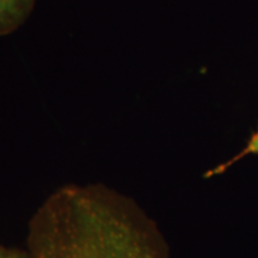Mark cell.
Listing matches in <instances>:
<instances>
[{"mask_svg":"<svg viewBox=\"0 0 258 258\" xmlns=\"http://www.w3.org/2000/svg\"><path fill=\"white\" fill-rule=\"evenodd\" d=\"M35 4L36 0H0V36L18 30L30 17Z\"/></svg>","mask_w":258,"mask_h":258,"instance_id":"obj_2","label":"cell"},{"mask_svg":"<svg viewBox=\"0 0 258 258\" xmlns=\"http://www.w3.org/2000/svg\"><path fill=\"white\" fill-rule=\"evenodd\" d=\"M250 154H257L258 156V128L257 131L252 134V137L249 139L246 146H245L239 153L235 154L233 158H231L230 160L226 161L224 164H221V165H219L218 167H215V169L208 171V172L206 173V177H212V176L220 175V173H224L228 167H231L233 164L238 163V161L241 160L246 156H250Z\"/></svg>","mask_w":258,"mask_h":258,"instance_id":"obj_3","label":"cell"},{"mask_svg":"<svg viewBox=\"0 0 258 258\" xmlns=\"http://www.w3.org/2000/svg\"><path fill=\"white\" fill-rule=\"evenodd\" d=\"M9 258H28L27 254L21 253V252H16V251H10V254H9Z\"/></svg>","mask_w":258,"mask_h":258,"instance_id":"obj_4","label":"cell"},{"mask_svg":"<svg viewBox=\"0 0 258 258\" xmlns=\"http://www.w3.org/2000/svg\"><path fill=\"white\" fill-rule=\"evenodd\" d=\"M9 254L10 251L3 249V247L0 246V258H9Z\"/></svg>","mask_w":258,"mask_h":258,"instance_id":"obj_5","label":"cell"},{"mask_svg":"<svg viewBox=\"0 0 258 258\" xmlns=\"http://www.w3.org/2000/svg\"><path fill=\"white\" fill-rule=\"evenodd\" d=\"M28 258H171L156 222L102 183H71L47 196L28 226Z\"/></svg>","mask_w":258,"mask_h":258,"instance_id":"obj_1","label":"cell"}]
</instances>
